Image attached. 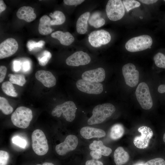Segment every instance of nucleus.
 <instances>
[{"label":"nucleus","instance_id":"72a5a7b5","mask_svg":"<svg viewBox=\"0 0 165 165\" xmlns=\"http://www.w3.org/2000/svg\"><path fill=\"white\" fill-rule=\"evenodd\" d=\"M12 140L13 144L22 148H25L27 144L26 140L19 136L13 137Z\"/></svg>","mask_w":165,"mask_h":165},{"label":"nucleus","instance_id":"473e14b6","mask_svg":"<svg viewBox=\"0 0 165 165\" xmlns=\"http://www.w3.org/2000/svg\"><path fill=\"white\" fill-rule=\"evenodd\" d=\"M45 43V42L43 40H40L38 42L30 40L28 42L27 46L29 50L31 51L35 48H42Z\"/></svg>","mask_w":165,"mask_h":165},{"label":"nucleus","instance_id":"f3484780","mask_svg":"<svg viewBox=\"0 0 165 165\" xmlns=\"http://www.w3.org/2000/svg\"><path fill=\"white\" fill-rule=\"evenodd\" d=\"M80 133L82 137L86 139L101 138L106 135L105 132L103 130L90 127H82L80 130Z\"/></svg>","mask_w":165,"mask_h":165},{"label":"nucleus","instance_id":"4c0bfd02","mask_svg":"<svg viewBox=\"0 0 165 165\" xmlns=\"http://www.w3.org/2000/svg\"><path fill=\"white\" fill-rule=\"evenodd\" d=\"M7 68L4 66L1 65L0 67V82L4 80L7 72Z\"/></svg>","mask_w":165,"mask_h":165},{"label":"nucleus","instance_id":"c9c22d12","mask_svg":"<svg viewBox=\"0 0 165 165\" xmlns=\"http://www.w3.org/2000/svg\"><path fill=\"white\" fill-rule=\"evenodd\" d=\"M144 164L145 165H165V161L162 158H156L148 161Z\"/></svg>","mask_w":165,"mask_h":165},{"label":"nucleus","instance_id":"f704fd0d","mask_svg":"<svg viewBox=\"0 0 165 165\" xmlns=\"http://www.w3.org/2000/svg\"><path fill=\"white\" fill-rule=\"evenodd\" d=\"M9 158V154L5 151H0V165H6Z\"/></svg>","mask_w":165,"mask_h":165},{"label":"nucleus","instance_id":"c03bdc74","mask_svg":"<svg viewBox=\"0 0 165 165\" xmlns=\"http://www.w3.org/2000/svg\"><path fill=\"white\" fill-rule=\"evenodd\" d=\"M139 1L145 4H150L156 3L158 1L156 0H140Z\"/></svg>","mask_w":165,"mask_h":165},{"label":"nucleus","instance_id":"393cba45","mask_svg":"<svg viewBox=\"0 0 165 165\" xmlns=\"http://www.w3.org/2000/svg\"><path fill=\"white\" fill-rule=\"evenodd\" d=\"M89 24L95 28H98L104 25L105 20L100 17L99 13L95 12L92 15L89 20Z\"/></svg>","mask_w":165,"mask_h":165},{"label":"nucleus","instance_id":"dca6fc26","mask_svg":"<svg viewBox=\"0 0 165 165\" xmlns=\"http://www.w3.org/2000/svg\"><path fill=\"white\" fill-rule=\"evenodd\" d=\"M36 78L46 87L50 88L54 86L56 83L55 77L50 72L39 70L35 74Z\"/></svg>","mask_w":165,"mask_h":165},{"label":"nucleus","instance_id":"a19ab883","mask_svg":"<svg viewBox=\"0 0 165 165\" xmlns=\"http://www.w3.org/2000/svg\"><path fill=\"white\" fill-rule=\"evenodd\" d=\"M31 69V64L30 62L28 61H24L23 65V69L24 72H28Z\"/></svg>","mask_w":165,"mask_h":165},{"label":"nucleus","instance_id":"c85d7f7f","mask_svg":"<svg viewBox=\"0 0 165 165\" xmlns=\"http://www.w3.org/2000/svg\"><path fill=\"white\" fill-rule=\"evenodd\" d=\"M0 109L6 115L10 114L13 111V108L9 104L7 100L2 97H0Z\"/></svg>","mask_w":165,"mask_h":165},{"label":"nucleus","instance_id":"7c9ffc66","mask_svg":"<svg viewBox=\"0 0 165 165\" xmlns=\"http://www.w3.org/2000/svg\"><path fill=\"white\" fill-rule=\"evenodd\" d=\"M52 57L51 53L47 50L44 51L42 55L38 58V64L42 66H45Z\"/></svg>","mask_w":165,"mask_h":165},{"label":"nucleus","instance_id":"4be33fe9","mask_svg":"<svg viewBox=\"0 0 165 165\" xmlns=\"http://www.w3.org/2000/svg\"><path fill=\"white\" fill-rule=\"evenodd\" d=\"M90 16V12H87L82 14L78 18L76 24V31L78 33L84 34L87 31V22Z\"/></svg>","mask_w":165,"mask_h":165},{"label":"nucleus","instance_id":"9b49d317","mask_svg":"<svg viewBox=\"0 0 165 165\" xmlns=\"http://www.w3.org/2000/svg\"><path fill=\"white\" fill-rule=\"evenodd\" d=\"M138 130L141 133L140 136L134 138L133 143L134 145L140 149L147 148L153 133L152 129L147 126H142L139 127Z\"/></svg>","mask_w":165,"mask_h":165},{"label":"nucleus","instance_id":"6ab92c4d","mask_svg":"<svg viewBox=\"0 0 165 165\" xmlns=\"http://www.w3.org/2000/svg\"><path fill=\"white\" fill-rule=\"evenodd\" d=\"M51 36L52 38L58 39L61 44L64 46L70 45L75 40L73 36L68 32H64L57 31L52 33Z\"/></svg>","mask_w":165,"mask_h":165},{"label":"nucleus","instance_id":"1a4fd4ad","mask_svg":"<svg viewBox=\"0 0 165 165\" xmlns=\"http://www.w3.org/2000/svg\"><path fill=\"white\" fill-rule=\"evenodd\" d=\"M111 40L110 33L104 30L94 31L90 34L88 41L90 44L95 47L108 43Z\"/></svg>","mask_w":165,"mask_h":165},{"label":"nucleus","instance_id":"20e7f679","mask_svg":"<svg viewBox=\"0 0 165 165\" xmlns=\"http://www.w3.org/2000/svg\"><path fill=\"white\" fill-rule=\"evenodd\" d=\"M32 147L38 155L46 154L49 149L47 140L44 132L38 129L34 130L31 134Z\"/></svg>","mask_w":165,"mask_h":165},{"label":"nucleus","instance_id":"58836bf2","mask_svg":"<svg viewBox=\"0 0 165 165\" xmlns=\"http://www.w3.org/2000/svg\"><path fill=\"white\" fill-rule=\"evenodd\" d=\"M21 64L20 61H14L13 63V69L14 71L17 72L19 71L21 68Z\"/></svg>","mask_w":165,"mask_h":165},{"label":"nucleus","instance_id":"c756f323","mask_svg":"<svg viewBox=\"0 0 165 165\" xmlns=\"http://www.w3.org/2000/svg\"><path fill=\"white\" fill-rule=\"evenodd\" d=\"M153 60L156 65L160 68H165V56L161 53H158L154 57Z\"/></svg>","mask_w":165,"mask_h":165},{"label":"nucleus","instance_id":"423d86ee","mask_svg":"<svg viewBox=\"0 0 165 165\" xmlns=\"http://www.w3.org/2000/svg\"><path fill=\"white\" fill-rule=\"evenodd\" d=\"M137 99L141 107L145 110H149L152 107L153 101L147 84L141 82L137 86L135 91Z\"/></svg>","mask_w":165,"mask_h":165},{"label":"nucleus","instance_id":"49530a36","mask_svg":"<svg viewBox=\"0 0 165 165\" xmlns=\"http://www.w3.org/2000/svg\"><path fill=\"white\" fill-rule=\"evenodd\" d=\"M42 165H54L52 163L48 162H45L42 164Z\"/></svg>","mask_w":165,"mask_h":165},{"label":"nucleus","instance_id":"2f4dec72","mask_svg":"<svg viewBox=\"0 0 165 165\" xmlns=\"http://www.w3.org/2000/svg\"><path fill=\"white\" fill-rule=\"evenodd\" d=\"M122 2L128 12L140 6V3L134 0H124L122 1Z\"/></svg>","mask_w":165,"mask_h":165},{"label":"nucleus","instance_id":"f03ea898","mask_svg":"<svg viewBox=\"0 0 165 165\" xmlns=\"http://www.w3.org/2000/svg\"><path fill=\"white\" fill-rule=\"evenodd\" d=\"M33 117L31 110L24 107H18L11 116V120L13 124L20 128L28 127Z\"/></svg>","mask_w":165,"mask_h":165},{"label":"nucleus","instance_id":"cd10ccee","mask_svg":"<svg viewBox=\"0 0 165 165\" xmlns=\"http://www.w3.org/2000/svg\"><path fill=\"white\" fill-rule=\"evenodd\" d=\"M8 76L9 77V81L12 83L23 86L26 82L23 75L9 74Z\"/></svg>","mask_w":165,"mask_h":165},{"label":"nucleus","instance_id":"0eeeda50","mask_svg":"<svg viewBox=\"0 0 165 165\" xmlns=\"http://www.w3.org/2000/svg\"><path fill=\"white\" fill-rule=\"evenodd\" d=\"M106 12L110 20L116 21L121 19L125 12L122 1L120 0H109L106 6Z\"/></svg>","mask_w":165,"mask_h":165},{"label":"nucleus","instance_id":"412c9836","mask_svg":"<svg viewBox=\"0 0 165 165\" xmlns=\"http://www.w3.org/2000/svg\"><path fill=\"white\" fill-rule=\"evenodd\" d=\"M89 147L92 151L105 156H109L112 152L111 148L104 145L103 142L100 140L94 141L90 145Z\"/></svg>","mask_w":165,"mask_h":165},{"label":"nucleus","instance_id":"3c124183","mask_svg":"<svg viewBox=\"0 0 165 165\" xmlns=\"http://www.w3.org/2000/svg\"><path fill=\"white\" fill-rule=\"evenodd\" d=\"M164 2H165V0H164Z\"/></svg>","mask_w":165,"mask_h":165},{"label":"nucleus","instance_id":"37998d69","mask_svg":"<svg viewBox=\"0 0 165 165\" xmlns=\"http://www.w3.org/2000/svg\"><path fill=\"white\" fill-rule=\"evenodd\" d=\"M6 6L3 1L0 0V13H1L6 9Z\"/></svg>","mask_w":165,"mask_h":165},{"label":"nucleus","instance_id":"2eb2a0df","mask_svg":"<svg viewBox=\"0 0 165 165\" xmlns=\"http://www.w3.org/2000/svg\"><path fill=\"white\" fill-rule=\"evenodd\" d=\"M105 76V72L102 68L85 71L82 75V79L92 82H103Z\"/></svg>","mask_w":165,"mask_h":165},{"label":"nucleus","instance_id":"ea45409f","mask_svg":"<svg viewBox=\"0 0 165 165\" xmlns=\"http://www.w3.org/2000/svg\"><path fill=\"white\" fill-rule=\"evenodd\" d=\"M85 165H103V164L100 161L92 160L86 161Z\"/></svg>","mask_w":165,"mask_h":165},{"label":"nucleus","instance_id":"b1692460","mask_svg":"<svg viewBox=\"0 0 165 165\" xmlns=\"http://www.w3.org/2000/svg\"><path fill=\"white\" fill-rule=\"evenodd\" d=\"M49 15L53 19L50 22L51 25H61L65 21V16L61 11H55L53 13H50Z\"/></svg>","mask_w":165,"mask_h":165},{"label":"nucleus","instance_id":"7ed1b4c3","mask_svg":"<svg viewBox=\"0 0 165 165\" xmlns=\"http://www.w3.org/2000/svg\"><path fill=\"white\" fill-rule=\"evenodd\" d=\"M152 43V40L150 36L143 35L129 39L126 43L125 47L128 51L135 52L149 48Z\"/></svg>","mask_w":165,"mask_h":165},{"label":"nucleus","instance_id":"6e6552de","mask_svg":"<svg viewBox=\"0 0 165 165\" xmlns=\"http://www.w3.org/2000/svg\"><path fill=\"white\" fill-rule=\"evenodd\" d=\"M136 69L135 65L131 63L125 64L122 68L126 84L132 87L135 86L139 81V72Z\"/></svg>","mask_w":165,"mask_h":165},{"label":"nucleus","instance_id":"aec40b11","mask_svg":"<svg viewBox=\"0 0 165 165\" xmlns=\"http://www.w3.org/2000/svg\"><path fill=\"white\" fill-rule=\"evenodd\" d=\"M51 21L50 18L46 15H43L40 18L38 29L41 35H46L52 32L53 29L50 27Z\"/></svg>","mask_w":165,"mask_h":165},{"label":"nucleus","instance_id":"39448f33","mask_svg":"<svg viewBox=\"0 0 165 165\" xmlns=\"http://www.w3.org/2000/svg\"><path fill=\"white\" fill-rule=\"evenodd\" d=\"M76 109L74 103L72 101H68L56 106L53 110L51 114L53 116L59 117L62 114L66 121L72 122L75 118Z\"/></svg>","mask_w":165,"mask_h":165},{"label":"nucleus","instance_id":"9d476101","mask_svg":"<svg viewBox=\"0 0 165 165\" xmlns=\"http://www.w3.org/2000/svg\"><path fill=\"white\" fill-rule=\"evenodd\" d=\"M76 84L77 88L79 90L88 94H99L103 90V85L100 82L80 79L76 82Z\"/></svg>","mask_w":165,"mask_h":165},{"label":"nucleus","instance_id":"de8ad7c7","mask_svg":"<svg viewBox=\"0 0 165 165\" xmlns=\"http://www.w3.org/2000/svg\"><path fill=\"white\" fill-rule=\"evenodd\" d=\"M163 141L165 143V133L163 135Z\"/></svg>","mask_w":165,"mask_h":165},{"label":"nucleus","instance_id":"f257e3e1","mask_svg":"<svg viewBox=\"0 0 165 165\" xmlns=\"http://www.w3.org/2000/svg\"><path fill=\"white\" fill-rule=\"evenodd\" d=\"M115 110V107L112 104L98 105L94 108L92 115L88 119L87 123L90 125L101 123L110 117Z\"/></svg>","mask_w":165,"mask_h":165},{"label":"nucleus","instance_id":"5701e85b","mask_svg":"<svg viewBox=\"0 0 165 165\" xmlns=\"http://www.w3.org/2000/svg\"><path fill=\"white\" fill-rule=\"evenodd\" d=\"M114 158L116 165H122L128 161L129 155L123 147H119L115 150Z\"/></svg>","mask_w":165,"mask_h":165},{"label":"nucleus","instance_id":"a18cd8bd","mask_svg":"<svg viewBox=\"0 0 165 165\" xmlns=\"http://www.w3.org/2000/svg\"><path fill=\"white\" fill-rule=\"evenodd\" d=\"M158 90L160 93H163L165 92V85L161 84L160 85L158 89Z\"/></svg>","mask_w":165,"mask_h":165},{"label":"nucleus","instance_id":"f8f14e48","mask_svg":"<svg viewBox=\"0 0 165 165\" xmlns=\"http://www.w3.org/2000/svg\"><path fill=\"white\" fill-rule=\"evenodd\" d=\"M78 139L76 136L69 135L67 136L63 142L56 146V151L59 155H65L75 149L78 145Z\"/></svg>","mask_w":165,"mask_h":165},{"label":"nucleus","instance_id":"ddd939ff","mask_svg":"<svg viewBox=\"0 0 165 165\" xmlns=\"http://www.w3.org/2000/svg\"><path fill=\"white\" fill-rule=\"evenodd\" d=\"M18 48L16 40L13 38H8L0 44V59L9 57L15 53Z\"/></svg>","mask_w":165,"mask_h":165},{"label":"nucleus","instance_id":"4468645a","mask_svg":"<svg viewBox=\"0 0 165 165\" xmlns=\"http://www.w3.org/2000/svg\"><path fill=\"white\" fill-rule=\"evenodd\" d=\"M91 58L86 53L82 51H77L68 57L66 60L68 65L79 66L88 64L90 61Z\"/></svg>","mask_w":165,"mask_h":165},{"label":"nucleus","instance_id":"bb28decb","mask_svg":"<svg viewBox=\"0 0 165 165\" xmlns=\"http://www.w3.org/2000/svg\"><path fill=\"white\" fill-rule=\"evenodd\" d=\"M1 88L3 91L7 95L13 97H16L17 95L14 86L10 81L3 82Z\"/></svg>","mask_w":165,"mask_h":165},{"label":"nucleus","instance_id":"09e8293b","mask_svg":"<svg viewBox=\"0 0 165 165\" xmlns=\"http://www.w3.org/2000/svg\"><path fill=\"white\" fill-rule=\"evenodd\" d=\"M136 165H145V164H142V163H139V164H136Z\"/></svg>","mask_w":165,"mask_h":165},{"label":"nucleus","instance_id":"e433bc0d","mask_svg":"<svg viewBox=\"0 0 165 165\" xmlns=\"http://www.w3.org/2000/svg\"><path fill=\"white\" fill-rule=\"evenodd\" d=\"M84 0H64L63 2L65 4L69 5H76L81 4Z\"/></svg>","mask_w":165,"mask_h":165},{"label":"nucleus","instance_id":"a878e982","mask_svg":"<svg viewBox=\"0 0 165 165\" xmlns=\"http://www.w3.org/2000/svg\"><path fill=\"white\" fill-rule=\"evenodd\" d=\"M124 130L123 126L120 124L114 125L112 127L110 136L113 140H116L121 138L123 135Z\"/></svg>","mask_w":165,"mask_h":165},{"label":"nucleus","instance_id":"79ce46f5","mask_svg":"<svg viewBox=\"0 0 165 165\" xmlns=\"http://www.w3.org/2000/svg\"><path fill=\"white\" fill-rule=\"evenodd\" d=\"M90 154L93 158L95 159H98L101 157L102 155L97 152L94 151H91Z\"/></svg>","mask_w":165,"mask_h":165},{"label":"nucleus","instance_id":"a211bd4d","mask_svg":"<svg viewBox=\"0 0 165 165\" xmlns=\"http://www.w3.org/2000/svg\"><path fill=\"white\" fill-rule=\"evenodd\" d=\"M16 15L19 19L23 20L28 22L33 21L36 17L34 9L30 6H24L21 7L17 11Z\"/></svg>","mask_w":165,"mask_h":165},{"label":"nucleus","instance_id":"8fccbe9b","mask_svg":"<svg viewBox=\"0 0 165 165\" xmlns=\"http://www.w3.org/2000/svg\"><path fill=\"white\" fill-rule=\"evenodd\" d=\"M36 165H40V164H37Z\"/></svg>","mask_w":165,"mask_h":165}]
</instances>
